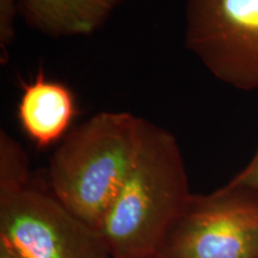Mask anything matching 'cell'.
<instances>
[{
    "instance_id": "cell-1",
    "label": "cell",
    "mask_w": 258,
    "mask_h": 258,
    "mask_svg": "<svg viewBox=\"0 0 258 258\" xmlns=\"http://www.w3.org/2000/svg\"><path fill=\"white\" fill-rule=\"evenodd\" d=\"M191 196L176 137L146 120L131 169L98 230L112 258L156 254Z\"/></svg>"
},
{
    "instance_id": "cell-2",
    "label": "cell",
    "mask_w": 258,
    "mask_h": 258,
    "mask_svg": "<svg viewBox=\"0 0 258 258\" xmlns=\"http://www.w3.org/2000/svg\"><path fill=\"white\" fill-rule=\"evenodd\" d=\"M145 121L128 111H101L70 131L50 158L51 194L96 231L127 177Z\"/></svg>"
},
{
    "instance_id": "cell-3",
    "label": "cell",
    "mask_w": 258,
    "mask_h": 258,
    "mask_svg": "<svg viewBox=\"0 0 258 258\" xmlns=\"http://www.w3.org/2000/svg\"><path fill=\"white\" fill-rule=\"evenodd\" d=\"M184 44L219 82L258 91V0H185Z\"/></svg>"
},
{
    "instance_id": "cell-4",
    "label": "cell",
    "mask_w": 258,
    "mask_h": 258,
    "mask_svg": "<svg viewBox=\"0 0 258 258\" xmlns=\"http://www.w3.org/2000/svg\"><path fill=\"white\" fill-rule=\"evenodd\" d=\"M160 258H258V198L224 185L194 195L161 241Z\"/></svg>"
},
{
    "instance_id": "cell-5",
    "label": "cell",
    "mask_w": 258,
    "mask_h": 258,
    "mask_svg": "<svg viewBox=\"0 0 258 258\" xmlns=\"http://www.w3.org/2000/svg\"><path fill=\"white\" fill-rule=\"evenodd\" d=\"M0 240L21 258H112L98 231L29 185L0 194Z\"/></svg>"
},
{
    "instance_id": "cell-6",
    "label": "cell",
    "mask_w": 258,
    "mask_h": 258,
    "mask_svg": "<svg viewBox=\"0 0 258 258\" xmlns=\"http://www.w3.org/2000/svg\"><path fill=\"white\" fill-rule=\"evenodd\" d=\"M77 115L76 98L63 83L47 78L41 70L30 82L22 84L18 121L38 148L61 141Z\"/></svg>"
},
{
    "instance_id": "cell-7",
    "label": "cell",
    "mask_w": 258,
    "mask_h": 258,
    "mask_svg": "<svg viewBox=\"0 0 258 258\" xmlns=\"http://www.w3.org/2000/svg\"><path fill=\"white\" fill-rule=\"evenodd\" d=\"M123 0H17L19 16L54 38L90 36L103 28Z\"/></svg>"
},
{
    "instance_id": "cell-8",
    "label": "cell",
    "mask_w": 258,
    "mask_h": 258,
    "mask_svg": "<svg viewBox=\"0 0 258 258\" xmlns=\"http://www.w3.org/2000/svg\"><path fill=\"white\" fill-rule=\"evenodd\" d=\"M29 185V158L17 140L0 131V194Z\"/></svg>"
},
{
    "instance_id": "cell-9",
    "label": "cell",
    "mask_w": 258,
    "mask_h": 258,
    "mask_svg": "<svg viewBox=\"0 0 258 258\" xmlns=\"http://www.w3.org/2000/svg\"><path fill=\"white\" fill-rule=\"evenodd\" d=\"M19 15L17 0H0V61L6 64L10 48L16 37V18Z\"/></svg>"
},
{
    "instance_id": "cell-10",
    "label": "cell",
    "mask_w": 258,
    "mask_h": 258,
    "mask_svg": "<svg viewBox=\"0 0 258 258\" xmlns=\"http://www.w3.org/2000/svg\"><path fill=\"white\" fill-rule=\"evenodd\" d=\"M226 185L243 190L258 198V148L246 166L238 172Z\"/></svg>"
},
{
    "instance_id": "cell-11",
    "label": "cell",
    "mask_w": 258,
    "mask_h": 258,
    "mask_svg": "<svg viewBox=\"0 0 258 258\" xmlns=\"http://www.w3.org/2000/svg\"><path fill=\"white\" fill-rule=\"evenodd\" d=\"M0 258H21L8 244L0 240Z\"/></svg>"
},
{
    "instance_id": "cell-12",
    "label": "cell",
    "mask_w": 258,
    "mask_h": 258,
    "mask_svg": "<svg viewBox=\"0 0 258 258\" xmlns=\"http://www.w3.org/2000/svg\"><path fill=\"white\" fill-rule=\"evenodd\" d=\"M143 258H160V257H158L157 254H153V256H147V257H143Z\"/></svg>"
}]
</instances>
